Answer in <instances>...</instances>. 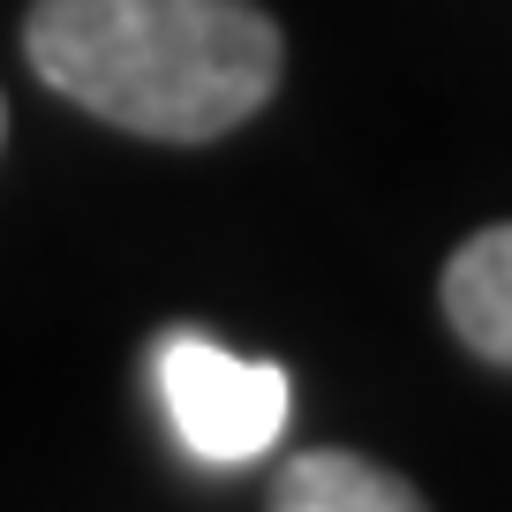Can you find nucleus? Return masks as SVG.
Wrapping results in <instances>:
<instances>
[{
	"label": "nucleus",
	"mask_w": 512,
	"mask_h": 512,
	"mask_svg": "<svg viewBox=\"0 0 512 512\" xmlns=\"http://www.w3.org/2000/svg\"><path fill=\"white\" fill-rule=\"evenodd\" d=\"M23 53L61 98L159 144H211L279 83L256 0H31Z\"/></svg>",
	"instance_id": "nucleus-1"
},
{
	"label": "nucleus",
	"mask_w": 512,
	"mask_h": 512,
	"mask_svg": "<svg viewBox=\"0 0 512 512\" xmlns=\"http://www.w3.org/2000/svg\"><path fill=\"white\" fill-rule=\"evenodd\" d=\"M159 400L174 437L196 460L241 467L256 452H272L287 430V369L279 362H249V354H226L204 332H166L159 354Z\"/></svg>",
	"instance_id": "nucleus-2"
},
{
	"label": "nucleus",
	"mask_w": 512,
	"mask_h": 512,
	"mask_svg": "<svg viewBox=\"0 0 512 512\" xmlns=\"http://www.w3.org/2000/svg\"><path fill=\"white\" fill-rule=\"evenodd\" d=\"M445 317L482 362L512 369V226H482L445 264Z\"/></svg>",
	"instance_id": "nucleus-3"
},
{
	"label": "nucleus",
	"mask_w": 512,
	"mask_h": 512,
	"mask_svg": "<svg viewBox=\"0 0 512 512\" xmlns=\"http://www.w3.org/2000/svg\"><path fill=\"white\" fill-rule=\"evenodd\" d=\"M272 512H430V505L392 467L362 460V452H339V445H317L279 467Z\"/></svg>",
	"instance_id": "nucleus-4"
},
{
	"label": "nucleus",
	"mask_w": 512,
	"mask_h": 512,
	"mask_svg": "<svg viewBox=\"0 0 512 512\" xmlns=\"http://www.w3.org/2000/svg\"><path fill=\"white\" fill-rule=\"evenodd\" d=\"M0 136H8V98H0Z\"/></svg>",
	"instance_id": "nucleus-5"
}]
</instances>
